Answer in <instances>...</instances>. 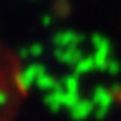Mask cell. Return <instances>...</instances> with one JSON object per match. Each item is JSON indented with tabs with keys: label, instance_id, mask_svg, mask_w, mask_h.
Listing matches in <instances>:
<instances>
[{
	"label": "cell",
	"instance_id": "cell-1",
	"mask_svg": "<svg viewBox=\"0 0 121 121\" xmlns=\"http://www.w3.org/2000/svg\"><path fill=\"white\" fill-rule=\"evenodd\" d=\"M43 74H44V68L41 66V65H30V66L25 68L22 72L17 74L16 82H17V85L21 86L22 90H25V88H28L30 85L36 83V80H38Z\"/></svg>",
	"mask_w": 121,
	"mask_h": 121
},
{
	"label": "cell",
	"instance_id": "cell-2",
	"mask_svg": "<svg viewBox=\"0 0 121 121\" xmlns=\"http://www.w3.org/2000/svg\"><path fill=\"white\" fill-rule=\"evenodd\" d=\"M112 93L107 90V88H104V86H98L96 90H94L93 93V104L94 107H96V110H102V113L107 110L108 107H110V104H112Z\"/></svg>",
	"mask_w": 121,
	"mask_h": 121
},
{
	"label": "cell",
	"instance_id": "cell-3",
	"mask_svg": "<svg viewBox=\"0 0 121 121\" xmlns=\"http://www.w3.org/2000/svg\"><path fill=\"white\" fill-rule=\"evenodd\" d=\"M93 108H94L93 101H82V99H79V101L71 107V113H72L74 118L82 120V118H85Z\"/></svg>",
	"mask_w": 121,
	"mask_h": 121
},
{
	"label": "cell",
	"instance_id": "cell-4",
	"mask_svg": "<svg viewBox=\"0 0 121 121\" xmlns=\"http://www.w3.org/2000/svg\"><path fill=\"white\" fill-rule=\"evenodd\" d=\"M77 39H80V38L76 33H58L55 36L54 43L57 47H71V46H76Z\"/></svg>",
	"mask_w": 121,
	"mask_h": 121
},
{
	"label": "cell",
	"instance_id": "cell-5",
	"mask_svg": "<svg viewBox=\"0 0 121 121\" xmlns=\"http://www.w3.org/2000/svg\"><path fill=\"white\" fill-rule=\"evenodd\" d=\"M93 46L96 52H101V54H108V50H110V44H108L107 38H104L101 35H96L93 38Z\"/></svg>",
	"mask_w": 121,
	"mask_h": 121
},
{
	"label": "cell",
	"instance_id": "cell-6",
	"mask_svg": "<svg viewBox=\"0 0 121 121\" xmlns=\"http://www.w3.org/2000/svg\"><path fill=\"white\" fill-rule=\"evenodd\" d=\"M93 68H96L93 57H90V58H86V57H82V58L76 63V71H77V72H80V74H82V72H88L90 69H93Z\"/></svg>",
	"mask_w": 121,
	"mask_h": 121
},
{
	"label": "cell",
	"instance_id": "cell-7",
	"mask_svg": "<svg viewBox=\"0 0 121 121\" xmlns=\"http://www.w3.org/2000/svg\"><path fill=\"white\" fill-rule=\"evenodd\" d=\"M36 85L39 86V88H43V90H46V91H50V90H54L58 83H57V82H55L50 76H47V74L44 72V74L36 80Z\"/></svg>",
	"mask_w": 121,
	"mask_h": 121
},
{
	"label": "cell",
	"instance_id": "cell-8",
	"mask_svg": "<svg viewBox=\"0 0 121 121\" xmlns=\"http://www.w3.org/2000/svg\"><path fill=\"white\" fill-rule=\"evenodd\" d=\"M61 86H63V90H65V91L77 93V90H79V82H77L76 76H69V77H66V79L63 80Z\"/></svg>",
	"mask_w": 121,
	"mask_h": 121
},
{
	"label": "cell",
	"instance_id": "cell-9",
	"mask_svg": "<svg viewBox=\"0 0 121 121\" xmlns=\"http://www.w3.org/2000/svg\"><path fill=\"white\" fill-rule=\"evenodd\" d=\"M107 69H108L110 74H118V71H120V63H118L117 60H108Z\"/></svg>",
	"mask_w": 121,
	"mask_h": 121
},
{
	"label": "cell",
	"instance_id": "cell-10",
	"mask_svg": "<svg viewBox=\"0 0 121 121\" xmlns=\"http://www.w3.org/2000/svg\"><path fill=\"white\" fill-rule=\"evenodd\" d=\"M41 50H43V49H41V46H39V44H38V46L35 44V46L30 49V54H31V55H38V54H41Z\"/></svg>",
	"mask_w": 121,
	"mask_h": 121
}]
</instances>
